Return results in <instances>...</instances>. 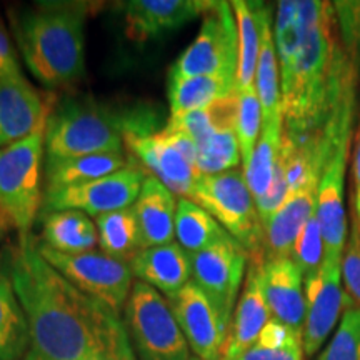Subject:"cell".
<instances>
[{
  "label": "cell",
  "mask_w": 360,
  "mask_h": 360,
  "mask_svg": "<svg viewBox=\"0 0 360 360\" xmlns=\"http://www.w3.org/2000/svg\"><path fill=\"white\" fill-rule=\"evenodd\" d=\"M84 360H137L134 354V347L130 344L129 334L125 332L124 335H120L115 342H112L110 345H107L105 349L97 350L96 354L89 355Z\"/></svg>",
  "instance_id": "43"
},
{
  "label": "cell",
  "mask_w": 360,
  "mask_h": 360,
  "mask_svg": "<svg viewBox=\"0 0 360 360\" xmlns=\"http://www.w3.org/2000/svg\"><path fill=\"white\" fill-rule=\"evenodd\" d=\"M6 265L30 330L24 360H84L124 335V321L62 277L32 233L6 252Z\"/></svg>",
  "instance_id": "1"
},
{
  "label": "cell",
  "mask_w": 360,
  "mask_h": 360,
  "mask_svg": "<svg viewBox=\"0 0 360 360\" xmlns=\"http://www.w3.org/2000/svg\"><path fill=\"white\" fill-rule=\"evenodd\" d=\"M283 137V115L270 122H262L259 142L255 146L249 164L244 167V177L255 202L267 193L272 184L274 169H276L278 152H281Z\"/></svg>",
  "instance_id": "31"
},
{
  "label": "cell",
  "mask_w": 360,
  "mask_h": 360,
  "mask_svg": "<svg viewBox=\"0 0 360 360\" xmlns=\"http://www.w3.org/2000/svg\"><path fill=\"white\" fill-rule=\"evenodd\" d=\"M334 8L342 47L360 75V0H339Z\"/></svg>",
  "instance_id": "38"
},
{
  "label": "cell",
  "mask_w": 360,
  "mask_h": 360,
  "mask_svg": "<svg viewBox=\"0 0 360 360\" xmlns=\"http://www.w3.org/2000/svg\"><path fill=\"white\" fill-rule=\"evenodd\" d=\"M51 107L25 77L0 80V148L24 141L47 124Z\"/></svg>",
  "instance_id": "18"
},
{
  "label": "cell",
  "mask_w": 360,
  "mask_h": 360,
  "mask_svg": "<svg viewBox=\"0 0 360 360\" xmlns=\"http://www.w3.org/2000/svg\"><path fill=\"white\" fill-rule=\"evenodd\" d=\"M169 302L195 357L200 360H222L229 323L199 285L191 281Z\"/></svg>",
  "instance_id": "14"
},
{
  "label": "cell",
  "mask_w": 360,
  "mask_h": 360,
  "mask_svg": "<svg viewBox=\"0 0 360 360\" xmlns=\"http://www.w3.org/2000/svg\"><path fill=\"white\" fill-rule=\"evenodd\" d=\"M98 245L103 254L130 262L143 247L142 233L135 219L134 209L115 210L96 219Z\"/></svg>",
  "instance_id": "30"
},
{
  "label": "cell",
  "mask_w": 360,
  "mask_h": 360,
  "mask_svg": "<svg viewBox=\"0 0 360 360\" xmlns=\"http://www.w3.org/2000/svg\"><path fill=\"white\" fill-rule=\"evenodd\" d=\"M37 249L40 255L72 285L120 317L134 285L130 262L96 250L84 254H62L44 245L39 238Z\"/></svg>",
  "instance_id": "8"
},
{
  "label": "cell",
  "mask_w": 360,
  "mask_h": 360,
  "mask_svg": "<svg viewBox=\"0 0 360 360\" xmlns=\"http://www.w3.org/2000/svg\"><path fill=\"white\" fill-rule=\"evenodd\" d=\"M317 360H360V307L350 299L334 335Z\"/></svg>",
  "instance_id": "36"
},
{
  "label": "cell",
  "mask_w": 360,
  "mask_h": 360,
  "mask_svg": "<svg viewBox=\"0 0 360 360\" xmlns=\"http://www.w3.org/2000/svg\"><path fill=\"white\" fill-rule=\"evenodd\" d=\"M237 92V80L224 75H199V77L170 79L169 101L170 117L205 109L217 101Z\"/></svg>",
  "instance_id": "26"
},
{
  "label": "cell",
  "mask_w": 360,
  "mask_h": 360,
  "mask_svg": "<svg viewBox=\"0 0 360 360\" xmlns=\"http://www.w3.org/2000/svg\"><path fill=\"white\" fill-rule=\"evenodd\" d=\"M238 109H237V139L240 147L242 165L249 164L255 146H257L260 132H262V105H260L255 85L245 90H237Z\"/></svg>",
  "instance_id": "35"
},
{
  "label": "cell",
  "mask_w": 360,
  "mask_h": 360,
  "mask_svg": "<svg viewBox=\"0 0 360 360\" xmlns=\"http://www.w3.org/2000/svg\"><path fill=\"white\" fill-rule=\"evenodd\" d=\"M292 259L302 270L304 277L312 276L322 267L323 262V238L321 225H319L317 215H312L307 220L297 237L294 250H292Z\"/></svg>",
  "instance_id": "37"
},
{
  "label": "cell",
  "mask_w": 360,
  "mask_h": 360,
  "mask_svg": "<svg viewBox=\"0 0 360 360\" xmlns=\"http://www.w3.org/2000/svg\"><path fill=\"white\" fill-rule=\"evenodd\" d=\"M129 165L127 157L122 154H96L70 157V159H51L44 162V192L80 186L102 179Z\"/></svg>",
  "instance_id": "23"
},
{
  "label": "cell",
  "mask_w": 360,
  "mask_h": 360,
  "mask_svg": "<svg viewBox=\"0 0 360 360\" xmlns=\"http://www.w3.org/2000/svg\"><path fill=\"white\" fill-rule=\"evenodd\" d=\"M129 120L89 98H60L49 112L45 157L122 154Z\"/></svg>",
  "instance_id": "4"
},
{
  "label": "cell",
  "mask_w": 360,
  "mask_h": 360,
  "mask_svg": "<svg viewBox=\"0 0 360 360\" xmlns=\"http://www.w3.org/2000/svg\"><path fill=\"white\" fill-rule=\"evenodd\" d=\"M132 209L146 249L174 242L177 200L164 184L147 175Z\"/></svg>",
  "instance_id": "22"
},
{
  "label": "cell",
  "mask_w": 360,
  "mask_h": 360,
  "mask_svg": "<svg viewBox=\"0 0 360 360\" xmlns=\"http://www.w3.org/2000/svg\"><path fill=\"white\" fill-rule=\"evenodd\" d=\"M134 277L172 300L192 281L191 254L177 242L147 247L130 260Z\"/></svg>",
  "instance_id": "20"
},
{
  "label": "cell",
  "mask_w": 360,
  "mask_h": 360,
  "mask_svg": "<svg viewBox=\"0 0 360 360\" xmlns=\"http://www.w3.org/2000/svg\"><path fill=\"white\" fill-rule=\"evenodd\" d=\"M300 47L294 65L281 74L283 130L319 134L355 67L342 47L334 2H297Z\"/></svg>",
  "instance_id": "2"
},
{
  "label": "cell",
  "mask_w": 360,
  "mask_h": 360,
  "mask_svg": "<svg viewBox=\"0 0 360 360\" xmlns=\"http://www.w3.org/2000/svg\"><path fill=\"white\" fill-rule=\"evenodd\" d=\"M191 360H200V359H197V357H192Z\"/></svg>",
  "instance_id": "46"
},
{
  "label": "cell",
  "mask_w": 360,
  "mask_h": 360,
  "mask_svg": "<svg viewBox=\"0 0 360 360\" xmlns=\"http://www.w3.org/2000/svg\"><path fill=\"white\" fill-rule=\"evenodd\" d=\"M242 162L236 127L214 132L197 143V169L200 175H217L236 170Z\"/></svg>",
  "instance_id": "34"
},
{
  "label": "cell",
  "mask_w": 360,
  "mask_h": 360,
  "mask_svg": "<svg viewBox=\"0 0 360 360\" xmlns=\"http://www.w3.org/2000/svg\"><path fill=\"white\" fill-rule=\"evenodd\" d=\"M191 200L209 212L224 231L236 238L249 255L250 264L262 265L265 260L264 224L257 205L247 186L244 170L217 175H200Z\"/></svg>",
  "instance_id": "5"
},
{
  "label": "cell",
  "mask_w": 360,
  "mask_h": 360,
  "mask_svg": "<svg viewBox=\"0 0 360 360\" xmlns=\"http://www.w3.org/2000/svg\"><path fill=\"white\" fill-rule=\"evenodd\" d=\"M260 287L270 315L302 335L305 322L304 274L292 257L267 259L259 265Z\"/></svg>",
  "instance_id": "16"
},
{
  "label": "cell",
  "mask_w": 360,
  "mask_h": 360,
  "mask_svg": "<svg viewBox=\"0 0 360 360\" xmlns=\"http://www.w3.org/2000/svg\"><path fill=\"white\" fill-rule=\"evenodd\" d=\"M124 143L148 175L164 184L174 195L191 199L193 187L200 179L199 170L192 167L162 132H125Z\"/></svg>",
  "instance_id": "15"
},
{
  "label": "cell",
  "mask_w": 360,
  "mask_h": 360,
  "mask_svg": "<svg viewBox=\"0 0 360 360\" xmlns=\"http://www.w3.org/2000/svg\"><path fill=\"white\" fill-rule=\"evenodd\" d=\"M87 13L89 4L75 2H42L11 13L27 69L45 87H67L84 77Z\"/></svg>",
  "instance_id": "3"
},
{
  "label": "cell",
  "mask_w": 360,
  "mask_h": 360,
  "mask_svg": "<svg viewBox=\"0 0 360 360\" xmlns=\"http://www.w3.org/2000/svg\"><path fill=\"white\" fill-rule=\"evenodd\" d=\"M344 250V255H342V282H344L347 295L352 299V302L360 307V237L354 224L350 227Z\"/></svg>",
  "instance_id": "39"
},
{
  "label": "cell",
  "mask_w": 360,
  "mask_h": 360,
  "mask_svg": "<svg viewBox=\"0 0 360 360\" xmlns=\"http://www.w3.org/2000/svg\"><path fill=\"white\" fill-rule=\"evenodd\" d=\"M237 109L238 97L236 92L205 109L188 112L180 117H170L167 124L184 130L191 135L195 143H200L217 130L237 127Z\"/></svg>",
  "instance_id": "32"
},
{
  "label": "cell",
  "mask_w": 360,
  "mask_h": 360,
  "mask_svg": "<svg viewBox=\"0 0 360 360\" xmlns=\"http://www.w3.org/2000/svg\"><path fill=\"white\" fill-rule=\"evenodd\" d=\"M124 326L142 360H191V347L172 305L146 282H134L124 307Z\"/></svg>",
  "instance_id": "7"
},
{
  "label": "cell",
  "mask_w": 360,
  "mask_h": 360,
  "mask_svg": "<svg viewBox=\"0 0 360 360\" xmlns=\"http://www.w3.org/2000/svg\"><path fill=\"white\" fill-rule=\"evenodd\" d=\"M317 192L319 184H314L289 193L281 209L264 225L265 260L292 257L297 237L317 209Z\"/></svg>",
  "instance_id": "21"
},
{
  "label": "cell",
  "mask_w": 360,
  "mask_h": 360,
  "mask_svg": "<svg viewBox=\"0 0 360 360\" xmlns=\"http://www.w3.org/2000/svg\"><path fill=\"white\" fill-rule=\"evenodd\" d=\"M8 227H11V224H8L7 217H6V215H4L2 209H0V232H6Z\"/></svg>",
  "instance_id": "44"
},
{
  "label": "cell",
  "mask_w": 360,
  "mask_h": 360,
  "mask_svg": "<svg viewBox=\"0 0 360 360\" xmlns=\"http://www.w3.org/2000/svg\"><path fill=\"white\" fill-rule=\"evenodd\" d=\"M350 205H352V224L357 227L359 237H360V122L354 139L352 192H350Z\"/></svg>",
  "instance_id": "42"
},
{
  "label": "cell",
  "mask_w": 360,
  "mask_h": 360,
  "mask_svg": "<svg viewBox=\"0 0 360 360\" xmlns=\"http://www.w3.org/2000/svg\"><path fill=\"white\" fill-rule=\"evenodd\" d=\"M29 347V323L4 262L0 270V360H24Z\"/></svg>",
  "instance_id": "27"
},
{
  "label": "cell",
  "mask_w": 360,
  "mask_h": 360,
  "mask_svg": "<svg viewBox=\"0 0 360 360\" xmlns=\"http://www.w3.org/2000/svg\"><path fill=\"white\" fill-rule=\"evenodd\" d=\"M352 139L332 143L319 180L317 215L323 238V262H342L347 242V215H345V170Z\"/></svg>",
  "instance_id": "12"
},
{
  "label": "cell",
  "mask_w": 360,
  "mask_h": 360,
  "mask_svg": "<svg viewBox=\"0 0 360 360\" xmlns=\"http://www.w3.org/2000/svg\"><path fill=\"white\" fill-rule=\"evenodd\" d=\"M227 236L229 233L224 231L222 225L207 212L204 207L191 199L177 200L175 238H177V244L188 254H197L207 247L217 244Z\"/></svg>",
  "instance_id": "29"
},
{
  "label": "cell",
  "mask_w": 360,
  "mask_h": 360,
  "mask_svg": "<svg viewBox=\"0 0 360 360\" xmlns=\"http://www.w3.org/2000/svg\"><path fill=\"white\" fill-rule=\"evenodd\" d=\"M45 127L0 148V209L19 233H32L42 207Z\"/></svg>",
  "instance_id": "6"
},
{
  "label": "cell",
  "mask_w": 360,
  "mask_h": 360,
  "mask_svg": "<svg viewBox=\"0 0 360 360\" xmlns=\"http://www.w3.org/2000/svg\"><path fill=\"white\" fill-rule=\"evenodd\" d=\"M302 335L270 319L257 342L236 360H304Z\"/></svg>",
  "instance_id": "33"
},
{
  "label": "cell",
  "mask_w": 360,
  "mask_h": 360,
  "mask_svg": "<svg viewBox=\"0 0 360 360\" xmlns=\"http://www.w3.org/2000/svg\"><path fill=\"white\" fill-rule=\"evenodd\" d=\"M237 24V90L255 85L260 52V7L262 2H231Z\"/></svg>",
  "instance_id": "28"
},
{
  "label": "cell",
  "mask_w": 360,
  "mask_h": 360,
  "mask_svg": "<svg viewBox=\"0 0 360 360\" xmlns=\"http://www.w3.org/2000/svg\"><path fill=\"white\" fill-rule=\"evenodd\" d=\"M24 79L19 57L8 39L6 25L0 20V80H19Z\"/></svg>",
  "instance_id": "40"
},
{
  "label": "cell",
  "mask_w": 360,
  "mask_h": 360,
  "mask_svg": "<svg viewBox=\"0 0 360 360\" xmlns=\"http://www.w3.org/2000/svg\"><path fill=\"white\" fill-rule=\"evenodd\" d=\"M147 175L146 170L132 164L92 182L44 192L40 214L80 210L97 219L103 214L127 209L137 200Z\"/></svg>",
  "instance_id": "10"
},
{
  "label": "cell",
  "mask_w": 360,
  "mask_h": 360,
  "mask_svg": "<svg viewBox=\"0 0 360 360\" xmlns=\"http://www.w3.org/2000/svg\"><path fill=\"white\" fill-rule=\"evenodd\" d=\"M270 319L272 315H270L262 287H260L259 265L249 262L244 285H242L231 327H229L222 360H236L247 349H250L257 342Z\"/></svg>",
  "instance_id": "19"
},
{
  "label": "cell",
  "mask_w": 360,
  "mask_h": 360,
  "mask_svg": "<svg viewBox=\"0 0 360 360\" xmlns=\"http://www.w3.org/2000/svg\"><path fill=\"white\" fill-rule=\"evenodd\" d=\"M212 6L214 2L207 0H130L119 4V8L127 25V37L146 42L204 17Z\"/></svg>",
  "instance_id": "17"
},
{
  "label": "cell",
  "mask_w": 360,
  "mask_h": 360,
  "mask_svg": "<svg viewBox=\"0 0 360 360\" xmlns=\"http://www.w3.org/2000/svg\"><path fill=\"white\" fill-rule=\"evenodd\" d=\"M2 236H4V232H0V238H2Z\"/></svg>",
  "instance_id": "47"
},
{
  "label": "cell",
  "mask_w": 360,
  "mask_h": 360,
  "mask_svg": "<svg viewBox=\"0 0 360 360\" xmlns=\"http://www.w3.org/2000/svg\"><path fill=\"white\" fill-rule=\"evenodd\" d=\"M160 132L164 134V137L167 139V141L172 143L175 148H177V150L180 152V155H182L184 159H186L188 164L192 165V167L197 169V143L191 137V135L177 127H172L170 124L165 125Z\"/></svg>",
  "instance_id": "41"
},
{
  "label": "cell",
  "mask_w": 360,
  "mask_h": 360,
  "mask_svg": "<svg viewBox=\"0 0 360 360\" xmlns=\"http://www.w3.org/2000/svg\"><path fill=\"white\" fill-rule=\"evenodd\" d=\"M4 262H6V252H0V270L4 267Z\"/></svg>",
  "instance_id": "45"
},
{
  "label": "cell",
  "mask_w": 360,
  "mask_h": 360,
  "mask_svg": "<svg viewBox=\"0 0 360 360\" xmlns=\"http://www.w3.org/2000/svg\"><path fill=\"white\" fill-rule=\"evenodd\" d=\"M42 244L62 254H84L96 250L98 233L96 222L80 210H58L39 215Z\"/></svg>",
  "instance_id": "24"
},
{
  "label": "cell",
  "mask_w": 360,
  "mask_h": 360,
  "mask_svg": "<svg viewBox=\"0 0 360 360\" xmlns=\"http://www.w3.org/2000/svg\"><path fill=\"white\" fill-rule=\"evenodd\" d=\"M304 281L305 322L302 345L304 354L312 357L339 326L350 297L342 287V262H323L317 272L304 277Z\"/></svg>",
  "instance_id": "13"
},
{
  "label": "cell",
  "mask_w": 360,
  "mask_h": 360,
  "mask_svg": "<svg viewBox=\"0 0 360 360\" xmlns=\"http://www.w3.org/2000/svg\"><path fill=\"white\" fill-rule=\"evenodd\" d=\"M192 282L209 297L219 314L231 327L249 255L236 238L227 236L217 244L191 255Z\"/></svg>",
  "instance_id": "11"
},
{
  "label": "cell",
  "mask_w": 360,
  "mask_h": 360,
  "mask_svg": "<svg viewBox=\"0 0 360 360\" xmlns=\"http://www.w3.org/2000/svg\"><path fill=\"white\" fill-rule=\"evenodd\" d=\"M195 40L170 67L169 79L224 75L237 80V24L231 2H214Z\"/></svg>",
  "instance_id": "9"
},
{
  "label": "cell",
  "mask_w": 360,
  "mask_h": 360,
  "mask_svg": "<svg viewBox=\"0 0 360 360\" xmlns=\"http://www.w3.org/2000/svg\"><path fill=\"white\" fill-rule=\"evenodd\" d=\"M272 8L267 4L260 7V52L255 72V90L262 105L264 122L282 117L281 69L274 40Z\"/></svg>",
  "instance_id": "25"
}]
</instances>
